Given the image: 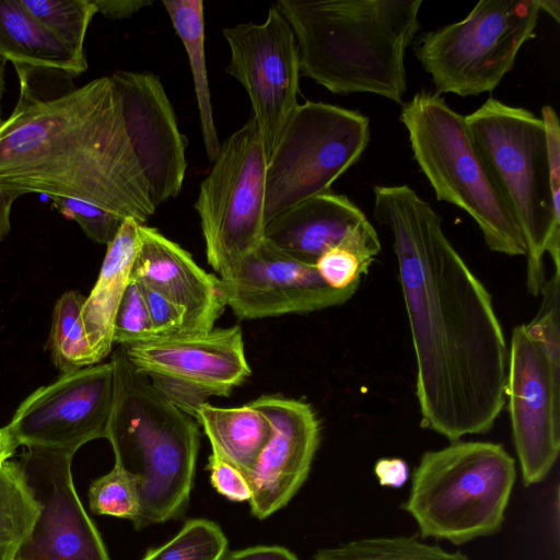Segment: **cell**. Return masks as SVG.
Segmentation results:
<instances>
[{"label": "cell", "instance_id": "obj_41", "mask_svg": "<svg viewBox=\"0 0 560 560\" xmlns=\"http://www.w3.org/2000/svg\"><path fill=\"white\" fill-rule=\"evenodd\" d=\"M7 61L0 58V120H1V101L4 92V70Z\"/></svg>", "mask_w": 560, "mask_h": 560}, {"label": "cell", "instance_id": "obj_24", "mask_svg": "<svg viewBox=\"0 0 560 560\" xmlns=\"http://www.w3.org/2000/svg\"><path fill=\"white\" fill-rule=\"evenodd\" d=\"M22 466L7 459L0 464V560H15L39 515Z\"/></svg>", "mask_w": 560, "mask_h": 560}, {"label": "cell", "instance_id": "obj_40", "mask_svg": "<svg viewBox=\"0 0 560 560\" xmlns=\"http://www.w3.org/2000/svg\"><path fill=\"white\" fill-rule=\"evenodd\" d=\"M539 10L547 12L556 22H560V2L558 0H538Z\"/></svg>", "mask_w": 560, "mask_h": 560}, {"label": "cell", "instance_id": "obj_17", "mask_svg": "<svg viewBox=\"0 0 560 560\" xmlns=\"http://www.w3.org/2000/svg\"><path fill=\"white\" fill-rule=\"evenodd\" d=\"M268 419L271 435L248 475L250 513L264 520L285 506L305 482L320 441L313 407L280 395L249 402Z\"/></svg>", "mask_w": 560, "mask_h": 560}, {"label": "cell", "instance_id": "obj_3", "mask_svg": "<svg viewBox=\"0 0 560 560\" xmlns=\"http://www.w3.org/2000/svg\"><path fill=\"white\" fill-rule=\"evenodd\" d=\"M422 0H279L299 48L301 74L331 93H372L402 104L406 50Z\"/></svg>", "mask_w": 560, "mask_h": 560}, {"label": "cell", "instance_id": "obj_39", "mask_svg": "<svg viewBox=\"0 0 560 560\" xmlns=\"http://www.w3.org/2000/svg\"><path fill=\"white\" fill-rule=\"evenodd\" d=\"M18 444L10 434L7 427L0 428V464L14 454Z\"/></svg>", "mask_w": 560, "mask_h": 560}, {"label": "cell", "instance_id": "obj_6", "mask_svg": "<svg viewBox=\"0 0 560 560\" xmlns=\"http://www.w3.org/2000/svg\"><path fill=\"white\" fill-rule=\"evenodd\" d=\"M400 121L421 172L440 201L467 212L492 252L525 256L521 228L476 143L465 116L436 93L420 91L402 104Z\"/></svg>", "mask_w": 560, "mask_h": 560}, {"label": "cell", "instance_id": "obj_36", "mask_svg": "<svg viewBox=\"0 0 560 560\" xmlns=\"http://www.w3.org/2000/svg\"><path fill=\"white\" fill-rule=\"evenodd\" d=\"M222 560H299L289 549L279 546H256L226 552Z\"/></svg>", "mask_w": 560, "mask_h": 560}, {"label": "cell", "instance_id": "obj_7", "mask_svg": "<svg viewBox=\"0 0 560 560\" xmlns=\"http://www.w3.org/2000/svg\"><path fill=\"white\" fill-rule=\"evenodd\" d=\"M515 478L502 444L454 441L421 456L401 508L422 538L463 545L501 529Z\"/></svg>", "mask_w": 560, "mask_h": 560}, {"label": "cell", "instance_id": "obj_1", "mask_svg": "<svg viewBox=\"0 0 560 560\" xmlns=\"http://www.w3.org/2000/svg\"><path fill=\"white\" fill-rule=\"evenodd\" d=\"M186 148L153 73L117 70L52 96L20 81L0 120V189L83 200L144 224L180 192Z\"/></svg>", "mask_w": 560, "mask_h": 560}, {"label": "cell", "instance_id": "obj_9", "mask_svg": "<svg viewBox=\"0 0 560 560\" xmlns=\"http://www.w3.org/2000/svg\"><path fill=\"white\" fill-rule=\"evenodd\" d=\"M369 118L323 102L298 105L271 151L266 168V223L330 186L365 151Z\"/></svg>", "mask_w": 560, "mask_h": 560}, {"label": "cell", "instance_id": "obj_30", "mask_svg": "<svg viewBox=\"0 0 560 560\" xmlns=\"http://www.w3.org/2000/svg\"><path fill=\"white\" fill-rule=\"evenodd\" d=\"M155 338L141 287L130 279L116 312L113 342L124 347Z\"/></svg>", "mask_w": 560, "mask_h": 560}, {"label": "cell", "instance_id": "obj_8", "mask_svg": "<svg viewBox=\"0 0 560 560\" xmlns=\"http://www.w3.org/2000/svg\"><path fill=\"white\" fill-rule=\"evenodd\" d=\"M538 0H481L456 23L422 34L415 54L436 94L493 91L535 37Z\"/></svg>", "mask_w": 560, "mask_h": 560}, {"label": "cell", "instance_id": "obj_11", "mask_svg": "<svg viewBox=\"0 0 560 560\" xmlns=\"http://www.w3.org/2000/svg\"><path fill=\"white\" fill-rule=\"evenodd\" d=\"M120 349L164 397L194 419L209 397L229 396L252 374L238 325L159 337Z\"/></svg>", "mask_w": 560, "mask_h": 560}, {"label": "cell", "instance_id": "obj_34", "mask_svg": "<svg viewBox=\"0 0 560 560\" xmlns=\"http://www.w3.org/2000/svg\"><path fill=\"white\" fill-rule=\"evenodd\" d=\"M213 488L231 501L244 502L252 499L248 478L234 465L211 452L207 465Z\"/></svg>", "mask_w": 560, "mask_h": 560}, {"label": "cell", "instance_id": "obj_33", "mask_svg": "<svg viewBox=\"0 0 560 560\" xmlns=\"http://www.w3.org/2000/svg\"><path fill=\"white\" fill-rule=\"evenodd\" d=\"M155 336L168 337L184 332L185 313L154 289L140 283Z\"/></svg>", "mask_w": 560, "mask_h": 560}, {"label": "cell", "instance_id": "obj_23", "mask_svg": "<svg viewBox=\"0 0 560 560\" xmlns=\"http://www.w3.org/2000/svg\"><path fill=\"white\" fill-rule=\"evenodd\" d=\"M162 3L189 60L206 153L208 160L213 162L220 152L221 143L213 118L206 65L203 1L163 0Z\"/></svg>", "mask_w": 560, "mask_h": 560}, {"label": "cell", "instance_id": "obj_27", "mask_svg": "<svg viewBox=\"0 0 560 560\" xmlns=\"http://www.w3.org/2000/svg\"><path fill=\"white\" fill-rule=\"evenodd\" d=\"M24 8L77 59L86 62V32L97 9L93 0H21Z\"/></svg>", "mask_w": 560, "mask_h": 560}, {"label": "cell", "instance_id": "obj_14", "mask_svg": "<svg viewBox=\"0 0 560 560\" xmlns=\"http://www.w3.org/2000/svg\"><path fill=\"white\" fill-rule=\"evenodd\" d=\"M505 398L524 485L538 483L560 450V366L525 324L512 332Z\"/></svg>", "mask_w": 560, "mask_h": 560}, {"label": "cell", "instance_id": "obj_4", "mask_svg": "<svg viewBox=\"0 0 560 560\" xmlns=\"http://www.w3.org/2000/svg\"><path fill=\"white\" fill-rule=\"evenodd\" d=\"M115 394L106 438L115 465L135 481L140 499L136 529L184 514L200 445L197 421L139 373L119 348L112 357Z\"/></svg>", "mask_w": 560, "mask_h": 560}, {"label": "cell", "instance_id": "obj_2", "mask_svg": "<svg viewBox=\"0 0 560 560\" xmlns=\"http://www.w3.org/2000/svg\"><path fill=\"white\" fill-rule=\"evenodd\" d=\"M392 235L416 355L420 425L451 442L489 431L505 406L509 348L483 283L408 185L375 186Z\"/></svg>", "mask_w": 560, "mask_h": 560}, {"label": "cell", "instance_id": "obj_15", "mask_svg": "<svg viewBox=\"0 0 560 560\" xmlns=\"http://www.w3.org/2000/svg\"><path fill=\"white\" fill-rule=\"evenodd\" d=\"M19 462L39 503V515L15 560H110L77 494L73 453L26 447Z\"/></svg>", "mask_w": 560, "mask_h": 560}, {"label": "cell", "instance_id": "obj_20", "mask_svg": "<svg viewBox=\"0 0 560 560\" xmlns=\"http://www.w3.org/2000/svg\"><path fill=\"white\" fill-rule=\"evenodd\" d=\"M139 224L131 218L124 220L107 244L98 278L83 303L81 318L95 364L109 354L114 345V320L138 253Z\"/></svg>", "mask_w": 560, "mask_h": 560}, {"label": "cell", "instance_id": "obj_12", "mask_svg": "<svg viewBox=\"0 0 560 560\" xmlns=\"http://www.w3.org/2000/svg\"><path fill=\"white\" fill-rule=\"evenodd\" d=\"M230 48L225 71L245 89L269 158L299 105L300 57L294 33L276 5L262 23L223 28Z\"/></svg>", "mask_w": 560, "mask_h": 560}, {"label": "cell", "instance_id": "obj_21", "mask_svg": "<svg viewBox=\"0 0 560 560\" xmlns=\"http://www.w3.org/2000/svg\"><path fill=\"white\" fill-rule=\"evenodd\" d=\"M0 58L36 70L61 72L70 78L88 70L22 4L0 0Z\"/></svg>", "mask_w": 560, "mask_h": 560}, {"label": "cell", "instance_id": "obj_5", "mask_svg": "<svg viewBox=\"0 0 560 560\" xmlns=\"http://www.w3.org/2000/svg\"><path fill=\"white\" fill-rule=\"evenodd\" d=\"M465 120L521 228L527 290L537 296L546 282V253L560 272V209L551 196L544 122L530 110L493 97Z\"/></svg>", "mask_w": 560, "mask_h": 560}, {"label": "cell", "instance_id": "obj_26", "mask_svg": "<svg viewBox=\"0 0 560 560\" xmlns=\"http://www.w3.org/2000/svg\"><path fill=\"white\" fill-rule=\"evenodd\" d=\"M314 560H470L460 551L450 552L415 536L365 538L319 549Z\"/></svg>", "mask_w": 560, "mask_h": 560}, {"label": "cell", "instance_id": "obj_18", "mask_svg": "<svg viewBox=\"0 0 560 560\" xmlns=\"http://www.w3.org/2000/svg\"><path fill=\"white\" fill-rule=\"evenodd\" d=\"M265 238L295 259L315 265L327 250L342 247L371 267L381 242L362 210L347 196L330 191L312 196L276 215Z\"/></svg>", "mask_w": 560, "mask_h": 560}, {"label": "cell", "instance_id": "obj_16", "mask_svg": "<svg viewBox=\"0 0 560 560\" xmlns=\"http://www.w3.org/2000/svg\"><path fill=\"white\" fill-rule=\"evenodd\" d=\"M220 280L225 304L240 319L320 311L346 303L359 289L330 288L314 265L295 259L266 238Z\"/></svg>", "mask_w": 560, "mask_h": 560}, {"label": "cell", "instance_id": "obj_37", "mask_svg": "<svg viewBox=\"0 0 560 560\" xmlns=\"http://www.w3.org/2000/svg\"><path fill=\"white\" fill-rule=\"evenodd\" d=\"M97 13L110 20L130 18L144 7L152 5L150 0H93Z\"/></svg>", "mask_w": 560, "mask_h": 560}, {"label": "cell", "instance_id": "obj_38", "mask_svg": "<svg viewBox=\"0 0 560 560\" xmlns=\"http://www.w3.org/2000/svg\"><path fill=\"white\" fill-rule=\"evenodd\" d=\"M20 196L15 192L0 189V242L7 236L11 228V209Z\"/></svg>", "mask_w": 560, "mask_h": 560}, {"label": "cell", "instance_id": "obj_10", "mask_svg": "<svg viewBox=\"0 0 560 560\" xmlns=\"http://www.w3.org/2000/svg\"><path fill=\"white\" fill-rule=\"evenodd\" d=\"M267 152L253 116L221 144L195 209L209 265L220 277L265 238Z\"/></svg>", "mask_w": 560, "mask_h": 560}, {"label": "cell", "instance_id": "obj_19", "mask_svg": "<svg viewBox=\"0 0 560 560\" xmlns=\"http://www.w3.org/2000/svg\"><path fill=\"white\" fill-rule=\"evenodd\" d=\"M139 240L130 279L183 308V334L213 329L226 307L220 278L205 271L190 253L154 228L139 224Z\"/></svg>", "mask_w": 560, "mask_h": 560}, {"label": "cell", "instance_id": "obj_22", "mask_svg": "<svg viewBox=\"0 0 560 560\" xmlns=\"http://www.w3.org/2000/svg\"><path fill=\"white\" fill-rule=\"evenodd\" d=\"M195 419L209 439L212 452L248 477L271 435L265 415L249 402L224 408L207 401L198 407Z\"/></svg>", "mask_w": 560, "mask_h": 560}, {"label": "cell", "instance_id": "obj_25", "mask_svg": "<svg viewBox=\"0 0 560 560\" xmlns=\"http://www.w3.org/2000/svg\"><path fill=\"white\" fill-rule=\"evenodd\" d=\"M84 301L81 293L71 290L65 292L54 307L50 349L61 374L95 364L81 318Z\"/></svg>", "mask_w": 560, "mask_h": 560}, {"label": "cell", "instance_id": "obj_31", "mask_svg": "<svg viewBox=\"0 0 560 560\" xmlns=\"http://www.w3.org/2000/svg\"><path fill=\"white\" fill-rule=\"evenodd\" d=\"M54 207L67 219L75 221L85 235L98 244H108L116 236L124 218L93 203L63 197H50Z\"/></svg>", "mask_w": 560, "mask_h": 560}, {"label": "cell", "instance_id": "obj_28", "mask_svg": "<svg viewBox=\"0 0 560 560\" xmlns=\"http://www.w3.org/2000/svg\"><path fill=\"white\" fill-rule=\"evenodd\" d=\"M226 552L228 539L221 527L210 520L194 518L171 540L148 549L141 560H222Z\"/></svg>", "mask_w": 560, "mask_h": 560}, {"label": "cell", "instance_id": "obj_13", "mask_svg": "<svg viewBox=\"0 0 560 560\" xmlns=\"http://www.w3.org/2000/svg\"><path fill=\"white\" fill-rule=\"evenodd\" d=\"M115 394L112 361L63 373L26 397L5 427L18 446L75 453L106 438Z\"/></svg>", "mask_w": 560, "mask_h": 560}, {"label": "cell", "instance_id": "obj_29", "mask_svg": "<svg viewBox=\"0 0 560 560\" xmlns=\"http://www.w3.org/2000/svg\"><path fill=\"white\" fill-rule=\"evenodd\" d=\"M89 504L94 514L132 522L140 512V499L133 479L119 466L90 485Z\"/></svg>", "mask_w": 560, "mask_h": 560}, {"label": "cell", "instance_id": "obj_35", "mask_svg": "<svg viewBox=\"0 0 560 560\" xmlns=\"http://www.w3.org/2000/svg\"><path fill=\"white\" fill-rule=\"evenodd\" d=\"M374 474L381 486L400 488L409 478V468L401 458H381L374 466Z\"/></svg>", "mask_w": 560, "mask_h": 560}, {"label": "cell", "instance_id": "obj_32", "mask_svg": "<svg viewBox=\"0 0 560 560\" xmlns=\"http://www.w3.org/2000/svg\"><path fill=\"white\" fill-rule=\"evenodd\" d=\"M314 266L326 284L336 290L360 285L361 277L370 270L357 254L342 247L327 250Z\"/></svg>", "mask_w": 560, "mask_h": 560}]
</instances>
